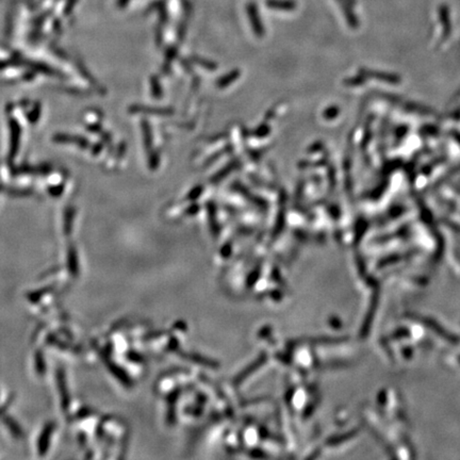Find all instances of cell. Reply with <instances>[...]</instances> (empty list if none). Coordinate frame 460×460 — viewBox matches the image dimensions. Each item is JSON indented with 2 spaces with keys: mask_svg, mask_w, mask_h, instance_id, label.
Instances as JSON below:
<instances>
[{
  "mask_svg": "<svg viewBox=\"0 0 460 460\" xmlns=\"http://www.w3.org/2000/svg\"><path fill=\"white\" fill-rule=\"evenodd\" d=\"M53 431V424H47L45 426V429L43 430L41 437L39 439V453L40 455H45L48 446H49V440H50V435L52 434Z\"/></svg>",
  "mask_w": 460,
  "mask_h": 460,
  "instance_id": "7a4b0ae2",
  "label": "cell"
},
{
  "mask_svg": "<svg viewBox=\"0 0 460 460\" xmlns=\"http://www.w3.org/2000/svg\"><path fill=\"white\" fill-rule=\"evenodd\" d=\"M37 370L41 374L45 372V361L42 354H37Z\"/></svg>",
  "mask_w": 460,
  "mask_h": 460,
  "instance_id": "9c48e42d",
  "label": "cell"
},
{
  "mask_svg": "<svg viewBox=\"0 0 460 460\" xmlns=\"http://www.w3.org/2000/svg\"><path fill=\"white\" fill-rule=\"evenodd\" d=\"M108 368L109 370L114 374V376L121 380L124 384H126V386H131V380L130 378L128 377L127 374L119 367V366H116L115 363H113L112 361L111 362H108Z\"/></svg>",
  "mask_w": 460,
  "mask_h": 460,
  "instance_id": "277c9868",
  "label": "cell"
},
{
  "mask_svg": "<svg viewBox=\"0 0 460 460\" xmlns=\"http://www.w3.org/2000/svg\"><path fill=\"white\" fill-rule=\"evenodd\" d=\"M73 217H74V211L72 208H69V209H67V211L65 213V224H64V230H65L66 234L70 233Z\"/></svg>",
  "mask_w": 460,
  "mask_h": 460,
  "instance_id": "8992f818",
  "label": "cell"
},
{
  "mask_svg": "<svg viewBox=\"0 0 460 460\" xmlns=\"http://www.w3.org/2000/svg\"><path fill=\"white\" fill-rule=\"evenodd\" d=\"M10 129H11V149H10V155L11 157H14L16 155V152L18 151V144H19V138H20V127L19 124L12 120L10 122Z\"/></svg>",
  "mask_w": 460,
  "mask_h": 460,
  "instance_id": "6da1fadb",
  "label": "cell"
},
{
  "mask_svg": "<svg viewBox=\"0 0 460 460\" xmlns=\"http://www.w3.org/2000/svg\"><path fill=\"white\" fill-rule=\"evenodd\" d=\"M67 261H68V267H69L70 273L74 276L78 275V257H77L76 251H75V249H73V247L68 252Z\"/></svg>",
  "mask_w": 460,
  "mask_h": 460,
  "instance_id": "5b68a950",
  "label": "cell"
},
{
  "mask_svg": "<svg viewBox=\"0 0 460 460\" xmlns=\"http://www.w3.org/2000/svg\"><path fill=\"white\" fill-rule=\"evenodd\" d=\"M40 114H41V112H40V104L38 103V104L36 105V108H33V110H32V112L28 114L29 121H30L31 123H36V122H38L39 117H40Z\"/></svg>",
  "mask_w": 460,
  "mask_h": 460,
  "instance_id": "ba28073f",
  "label": "cell"
},
{
  "mask_svg": "<svg viewBox=\"0 0 460 460\" xmlns=\"http://www.w3.org/2000/svg\"><path fill=\"white\" fill-rule=\"evenodd\" d=\"M58 383H59V388L61 392V397H62V404L63 407L66 408L69 405V395L68 392L66 391V384H65V378H64V374L62 371L58 372Z\"/></svg>",
  "mask_w": 460,
  "mask_h": 460,
  "instance_id": "3957f363",
  "label": "cell"
},
{
  "mask_svg": "<svg viewBox=\"0 0 460 460\" xmlns=\"http://www.w3.org/2000/svg\"><path fill=\"white\" fill-rule=\"evenodd\" d=\"M6 422H7V424H8V427H10V430L12 431V433H13L15 436H17V437L21 436V434H23V432H21V430L19 429L18 425L16 424L15 421H13L12 419H7Z\"/></svg>",
  "mask_w": 460,
  "mask_h": 460,
  "instance_id": "52a82bcc",
  "label": "cell"
}]
</instances>
